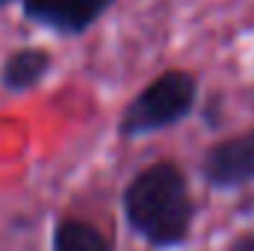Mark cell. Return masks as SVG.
<instances>
[{
  "label": "cell",
  "instance_id": "6da1fadb",
  "mask_svg": "<svg viewBox=\"0 0 254 251\" xmlns=\"http://www.w3.org/2000/svg\"><path fill=\"white\" fill-rule=\"evenodd\" d=\"M130 231L151 249L169 251L190 240L195 201L184 169L172 160H157L130 178L122 195Z\"/></svg>",
  "mask_w": 254,
  "mask_h": 251
},
{
  "label": "cell",
  "instance_id": "7a4b0ae2",
  "mask_svg": "<svg viewBox=\"0 0 254 251\" xmlns=\"http://www.w3.org/2000/svg\"><path fill=\"white\" fill-rule=\"evenodd\" d=\"M198 101V80L192 71H163L157 74L130 104L119 119V136L122 139H139L157 130L181 125L190 119Z\"/></svg>",
  "mask_w": 254,
  "mask_h": 251
},
{
  "label": "cell",
  "instance_id": "3957f363",
  "mask_svg": "<svg viewBox=\"0 0 254 251\" xmlns=\"http://www.w3.org/2000/svg\"><path fill=\"white\" fill-rule=\"evenodd\" d=\"M201 178L213 189H240L254 181V127L210 145L201 157Z\"/></svg>",
  "mask_w": 254,
  "mask_h": 251
},
{
  "label": "cell",
  "instance_id": "277c9868",
  "mask_svg": "<svg viewBox=\"0 0 254 251\" xmlns=\"http://www.w3.org/2000/svg\"><path fill=\"white\" fill-rule=\"evenodd\" d=\"M116 0H21L24 18L60 36H80L98 24Z\"/></svg>",
  "mask_w": 254,
  "mask_h": 251
},
{
  "label": "cell",
  "instance_id": "5b68a950",
  "mask_svg": "<svg viewBox=\"0 0 254 251\" xmlns=\"http://www.w3.org/2000/svg\"><path fill=\"white\" fill-rule=\"evenodd\" d=\"M54 68V57L45 48H18L0 65V86L6 92L36 89Z\"/></svg>",
  "mask_w": 254,
  "mask_h": 251
},
{
  "label": "cell",
  "instance_id": "8992f818",
  "mask_svg": "<svg viewBox=\"0 0 254 251\" xmlns=\"http://www.w3.org/2000/svg\"><path fill=\"white\" fill-rule=\"evenodd\" d=\"M51 251H116L113 240L92 222L65 216L54 225V240Z\"/></svg>",
  "mask_w": 254,
  "mask_h": 251
},
{
  "label": "cell",
  "instance_id": "52a82bcc",
  "mask_svg": "<svg viewBox=\"0 0 254 251\" xmlns=\"http://www.w3.org/2000/svg\"><path fill=\"white\" fill-rule=\"evenodd\" d=\"M228 251H254V234H243V237H237Z\"/></svg>",
  "mask_w": 254,
  "mask_h": 251
},
{
  "label": "cell",
  "instance_id": "ba28073f",
  "mask_svg": "<svg viewBox=\"0 0 254 251\" xmlns=\"http://www.w3.org/2000/svg\"><path fill=\"white\" fill-rule=\"evenodd\" d=\"M9 3H12V0H0V6H9Z\"/></svg>",
  "mask_w": 254,
  "mask_h": 251
}]
</instances>
